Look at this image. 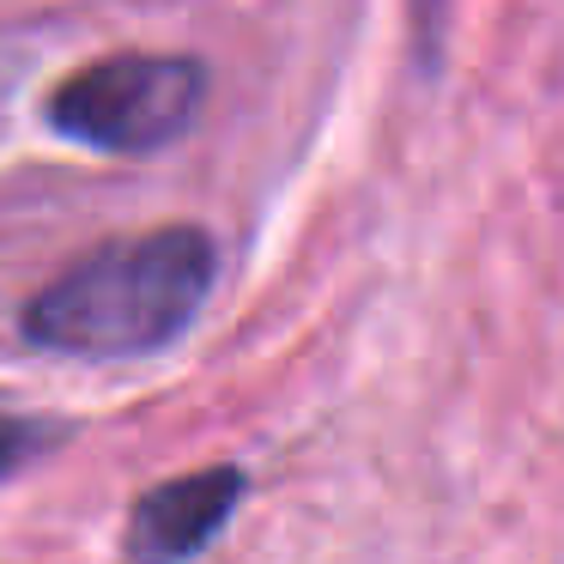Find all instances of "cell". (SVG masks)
I'll list each match as a JSON object with an SVG mask.
<instances>
[{"mask_svg": "<svg viewBox=\"0 0 564 564\" xmlns=\"http://www.w3.org/2000/svg\"><path fill=\"white\" fill-rule=\"evenodd\" d=\"M219 280V243L200 225L110 237L62 268L25 310L19 334L62 358H147L195 328Z\"/></svg>", "mask_w": 564, "mask_h": 564, "instance_id": "6da1fadb", "label": "cell"}, {"mask_svg": "<svg viewBox=\"0 0 564 564\" xmlns=\"http://www.w3.org/2000/svg\"><path fill=\"white\" fill-rule=\"evenodd\" d=\"M207 62L200 55H159V50H122L74 67L55 79L43 98V122L62 140L116 159H147L164 152L200 122L207 104Z\"/></svg>", "mask_w": 564, "mask_h": 564, "instance_id": "7a4b0ae2", "label": "cell"}, {"mask_svg": "<svg viewBox=\"0 0 564 564\" xmlns=\"http://www.w3.org/2000/svg\"><path fill=\"white\" fill-rule=\"evenodd\" d=\"M243 491H249V474L231 462L147 486L128 510V534H122L128 564H195L225 534Z\"/></svg>", "mask_w": 564, "mask_h": 564, "instance_id": "3957f363", "label": "cell"}, {"mask_svg": "<svg viewBox=\"0 0 564 564\" xmlns=\"http://www.w3.org/2000/svg\"><path fill=\"white\" fill-rule=\"evenodd\" d=\"M67 437H74V425H62L50 413H0V479L31 467L37 455L62 449Z\"/></svg>", "mask_w": 564, "mask_h": 564, "instance_id": "277c9868", "label": "cell"}]
</instances>
